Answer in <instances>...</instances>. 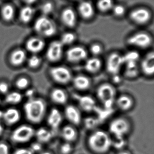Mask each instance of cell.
Instances as JSON below:
<instances>
[{
  "label": "cell",
  "instance_id": "d6986e66",
  "mask_svg": "<svg viewBox=\"0 0 154 154\" xmlns=\"http://www.w3.org/2000/svg\"><path fill=\"white\" fill-rule=\"evenodd\" d=\"M77 11L79 16L84 20L91 19L94 15V7L91 2L82 1L79 3Z\"/></svg>",
  "mask_w": 154,
  "mask_h": 154
},
{
  "label": "cell",
  "instance_id": "7dc6e473",
  "mask_svg": "<svg viewBox=\"0 0 154 154\" xmlns=\"http://www.w3.org/2000/svg\"><path fill=\"white\" fill-rule=\"evenodd\" d=\"M112 76V81L114 83H119L121 81V77L119 74Z\"/></svg>",
  "mask_w": 154,
  "mask_h": 154
},
{
  "label": "cell",
  "instance_id": "f5cc1de1",
  "mask_svg": "<svg viewBox=\"0 0 154 154\" xmlns=\"http://www.w3.org/2000/svg\"><path fill=\"white\" fill-rule=\"evenodd\" d=\"M3 111L0 109V120L2 121V117H3Z\"/></svg>",
  "mask_w": 154,
  "mask_h": 154
},
{
  "label": "cell",
  "instance_id": "3957f363",
  "mask_svg": "<svg viewBox=\"0 0 154 154\" xmlns=\"http://www.w3.org/2000/svg\"><path fill=\"white\" fill-rule=\"evenodd\" d=\"M96 94L97 99L104 109H112L117 97L116 88L113 85L109 83H104L100 85L97 88Z\"/></svg>",
  "mask_w": 154,
  "mask_h": 154
},
{
  "label": "cell",
  "instance_id": "f907efd6",
  "mask_svg": "<svg viewBox=\"0 0 154 154\" xmlns=\"http://www.w3.org/2000/svg\"><path fill=\"white\" fill-rule=\"evenodd\" d=\"M116 154H131V153L128 150L122 149V150H119Z\"/></svg>",
  "mask_w": 154,
  "mask_h": 154
},
{
  "label": "cell",
  "instance_id": "f6af8a7d",
  "mask_svg": "<svg viewBox=\"0 0 154 154\" xmlns=\"http://www.w3.org/2000/svg\"><path fill=\"white\" fill-rule=\"evenodd\" d=\"M96 119L94 118H89L86 120L85 121V125L86 127L88 128H92L93 127H95V125H97Z\"/></svg>",
  "mask_w": 154,
  "mask_h": 154
},
{
  "label": "cell",
  "instance_id": "836d02e7",
  "mask_svg": "<svg viewBox=\"0 0 154 154\" xmlns=\"http://www.w3.org/2000/svg\"><path fill=\"white\" fill-rule=\"evenodd\" d=\"M124 64L129 62H138L140 54L136 51H130L122 55Z\"/></svg>",
  "mask_w": 154,
  "mask_h": 154
},
{
  "label": "cell",
  "instance_id": "5bb4252c",
  "mask_svg": "<svg viewBox=\"0 0 154 154\" xmlns=\"http://www.w3.org/2000/svg\"><path fill=\"white\" fill-rule=\"evenodd\" d=\"M64 116L63 113L57 108H52L47 116V123L51 130L58 129L63 122Z\"/></svg>",
  "mask_w": 154,
  "mask_h": 154
},
{
  "label": "cell",
  "instance_id": "db71d44e",
  "mask_svg": "<svg viewBox=\"0 0 154 154\" xmlns=\"http://www.w3.org/2000/svg\"><path fill=\"white\" fill-rule=\"evenodd\" d=\"M35 2V1H27L26 3H27L28 4H29V5H30V4H33V3L34 2Z\"/></svg>",
  "mask_w": 154,
  "mask_h": 154
},
{
  "label": "cell",
  "instance_id": "9c48e42d",
  "mask_svg": "<svg viewBox=\"0 0 154 154\" xmlns=\"http://www.w3.org/2000/svg\"><path fill=\"white\" fill-rule=\"evenodd\" d=\"M123 65L124 60L121 54L113 52L108 56L106 61V69L108 73L112 76L119 74Z\"/></svg>",
  "mask_w": 154,
  "mask_h": 154
},
{
  "label": "cell",
  "instance_id": "ac0fdd59",
  "mask_svg": "<svg viewBox=\"0 0 154 154\" xmlns=\"http://www.w3.org/2000/svg\"><path fill=\"white\" fill-rule=\"evenodd\" d=\"M74 97L77 100L81 109L86 112H91L97 109L96 102L91 96L74 94Z\"/></svg>",
  "mask_w": 154,
  "mask_h": 154
},
{
  "label": "cell",
  "instance_id": "816d5d0a",
  "mask_svg": "<svg viewBox=\"0 0 154 154\" xmlns=\"http://www.w3.org/2000/svg\"><path fill=\"white\" fill-rule=\"evenodd\" d=\"M39 154H53L51 151L49 150H43L42 152L39 153Z\"/></svg>",
  "mask_w": 154,
  "mask_h": 154
},
{
  "label": "cell",
  "instance_id": "60d3db41",
  "mask_svg": "<svg viewBox=\"0 0 154 154\" xmlns=\"http://www.w3.org/2000/svg\"><path fill=\"white\" fill-rule=\"evenodd\" d=\"M29 84V80L26 78L21 77L17 81L16 84V86L18 89L23 90L27 87Z\"/></svg>",
  "mask_w": 154,
  "mask_h": 154
},
{
  "label": "cell",
  "instance_id": "2e32d148",
  "mask_svg": "<svg viewBox=\"0 0 154 154\" xmlns=\"http://www.w3.org/2000/svg\"><path fill=\"white\" fill-rule=\"evenodd\" d=\"M61 20L64 26L68 28H73L77 23L76 12L72 8L67 7L63 10L61 14Z\"/></svg>",
  "mask_w": 154,
  "mask_h": 154
},
{
  "label": "cell",
  "instance_id": "f1b7e54d",
  "mask_svg": "<svg viewBox=\"0 0 154 154\" xmlns=\"http://www.w3.org/2000/svg\"><path fill=\"white\" fill-rule=\"evenodd\" d=\"M35 14L34 8L30 6H27L21 9L20 13V18L23 23H29L33 18Z\"/></svg>",
  "mask_w": 154,
  "mask_h": 154
},
{
  "label": "cell",
  "instance_id": "d6a6232c",
  "mask_svg": "<svg viewBox=\"0 0 154 154\" xmlns=\"http://www.w3.org/2000/svg\"><path fill=\"white\" fill-rule=\"evenodd\" d=\"M2 18L6 21L12 20L14 16V9L13 7L10 4L5 5L1 11Z\"/></svg>",
  "mask_w": 154,
  "mask_h": 154
},
{
  "label": "cell",
  "instance_id": "8992f818",
  "mask_svg": "<svg viewBox=\"0 0 154 154\" xmlns=\"http://www.w3.org/2000/svg\"><path fill=\"white\" fill-rule=\"evenodd\" d=\"M34 29L39 35L45 37L53 36L57 30L55 23L46 16L40 17L36 20Z\"/></svg>",
  "mask_w": 154,
  "mask_h": 154
},
{
  "label": "cell",
  "instance_id": "7402d4cb",
  "mask_svg": "<svg viewBox=\"0 0 154 154\" xmlns=\"http://www.w3.org/2000/svg\"><path fill=\"white\" fill-rule=\"evenodd\" d=\"M72 82L74 87L79 91H86L91 87V82L88 76L84 75H77L73 77Z\"/></svg>",
  "mask_w": 154,
  "mask_h": 154
},
{
  "label": "cell",
  "instance_id": "b9f144b4",
  "mask_svg": "<svg viewBox=\"0 0 154 154\" xmlns=\"http://www.w3.org/2000/svg\"><path fill=\"white\" fill-rule=\"evenodd\" d=\"M29 148L34 154H35V153H39L43 151L42 150L43 144L39 143L38 141H36L32 143Z\"/></svg>",
  "mask_w": 154,
  "mask_h": 154
},
{
  "label": "cell",
  "instance_id": "bcb514c9",
  "mask_svg": "<svg viewBox=\"0 0 154 154\" xmlns=\"http://www.w3.org/2000/svg\"><path fill=\"white\" fill-rule=\"evenodd\" d=\"M8 85L6 82L0 83V93L3 94L8 93L9 91Z\"/></svg>",
  "mask_w": 154,
  "mask_h": 154
},
{
  "label": "cell",
  "instance_id": "74e56055",
  "mask_svg": "<svg viewBox=\"0 0 154 154\" xmlns=\"http://www.w3.org/2000/svg\"><path fill=\"white\" fill-rule=\"evenodd\" d=\"M41 63V58L36 55H34L30 57L28 61L29 66L32 68H35L38 67Z\"/></svg>",
  "mask_w": 154,
  "mask_h": 154
},
{
  "label": "cell",
  "instance_id": "52a82bcc",
  "mask_svg": "<svg viewBox=\"0 0 154 154\" xmlns=\"http://www.w3.org/2000/svg\"><path fill=\"white\" fill-rule=\"evenodd\" d=\"M128 45L140 49H147L153 44L151 35L146 32H137L128 37L127 39Z\"/></svg>",
  "mask_w": 154,
  "mask_h": 154
},
{
  "label": "cell",
  "instance_id": "f546056e",
  "mask_svg": "<svg viewBox=\"0 0 154 154\" xmlns=\"http://www.w3.org/2000/svg\"><path fill=\"white\" fill-rule=\"evenodd\" d=\"M114 4L113 1L110 0L99 1L96 4V8L100 12L103 13H107L112 11Z\"/></svg>",
  "mask_w": 154,
  "mask_h": 154
},
{
  "label": "cell",
  "instance_id": "6da1fadb",
  "mask_svg": "<svg viewBox=\"0 0 154 154\" xmlns=\"http://www.w3.org/2000/svg\"><path fill=\"white\" fill-rule=\"evenodd\" d=\"M47 109L46 103L43 99L35 97L29 99L23 106L27 120L35 124H39L43 121L46 115Z\"/></svg>",
  "mask_w": 154,
  "mask_h": 154
},
{
  "label": "cell",
  "instance_id": "cb8c5ba5",
  "mask_svg": "<svg viewBox=\"0 0 154 154\" xmlns=\"http://www.w3.org/2000/svg\"><path fill=\"white\" fill-rule=\"evenodd\" d=\"M102 62L99 57H92L85 60L84 68L86 72L92 74L98 73L101 70Z\"/></svg>",
  "mask_w": 154,
  "mask_h": 154
},
{
  "label": "cell",
  "instance_id": "5b68a950",
  "mask_svg": "<svg viewBox=\"0 0 154 154\" xmlns=\"http://www.w3.org/2000/svg\"><path fill=\"white\" fill-rule=\"evenodd\" d=\"M130 128L128 120L122 117L115 118L109 125V133L112 138H125Z\"/></svg>",
  "mask_w": 154,
  "mask_h": 154
},
{
  "label": "cell",
  "instance_id": "603a6c76",
  "mask_svg": "<svg viewBox=\"0 0 154 154\" xmlns=\"http://www.w3.org/2000/svg\"><path fill=\"white\" fill-rule=\"evenodd\" d=\"M54 131L49 128L41 127L35 130V137L42 144L50 142L54 137Z\"/></svg>",
  "mask_w": 154,
  "mask_h": 154
},
{
  "label": "cell",
  "instance_id": "7bdbcfd3",
  "mask_svg": "<svg viewBox=\"0 0 154 154\" xmlns=\"http://www.w3.org/2000/svg\"><path fill=\"white\" fill-rule=\"evenodd\" d=\"M0 154H11L10 147L7 142H0Z\"/></svg>",
  "mask_w": 154,
  "mask_h": 154
},
{
  "label": "cell",
  "instance_id": "ffe728a7",
  "mask_svg": "<svg viewBox=\"0 0 154 154\" xmlns=\"http://www.w3.org/2000/svg\"><path fill=\"white\" fill-rule=\"evenodd\" d=\"M60 134L61 137L65 142L73 143L78 138V132L75 127L70 124L65 125L62 128Z\"/></svg>",
  "mask_w": 154,
  "mask_h": 154
},
{
  "label": "cell",
  "instance_id": "d590c367",
  "mask_svg": "<svg viewBox=\"0 0 154 154\" xmlns=\"http://www.w3.org/2000/svg\"><path fill=\"white\" fill-rule=\"evenodd\" d=\"M112 11L115 17L120 18L125 15L126 11V8L121 4H114Z\"/></svg>",
  "mask_w": 154,
  "mask_h": 154
},
{
  "label": "cell",
  "instance_id": "d4e9b609",
  "mask_svg": "<svg viewBox=\"0 0 154 154\" xmlns=\"http://www.w3.org/2000/svg\"><path fill=\"white\" fill-rule=\"evenodd\" d=\"M50 98L52 102L55 104L59 105H65L68 101V94L63 89L55 88L51 91Z\"/></svg>",
  "mask_w": 154,
  "mask_h": 154
},
{
  "label": "cell",
  "instance_id": "4316f807",
  "mask_svg": "<svg viewBox=\"0 0 154 154\" xmlns=\"http://www.w3.org/2000/svg\"><path fill=\"white\" fill-rule=\"evenodd\" d=\"M123 74L126 78L134 79L137 77L140 72L139 65L137 62H129L125 63Z\"/></svg>",
  "mask_w": 154,
  "mask_h": 154
},
{
  "label": "cell",
  "instance_id": "44dd1931",
  "mask_svg": "<svg viewBox=\"0 0 154 154\" xmlns=\"http://www.w3.org/2000/svg\"><path fill=\"white\" fill-rule=\"evenodd\" d=\"M134 103L132 97L127 94H122L117 97L114 104L119 109L126 112L132 109Z\"/></svg>",
  "mask_w": 154,
  "mask_h": 154
},
{
  "label": "cell",
  "instance_id": "1f68e13d",
  "mask_svg": "<svg viewBox=\"0 0 154 154\" xmlns=\"http://www.w3.org/2000/svg\"><path fill=\"white\" fill-rule=\"evenodd\" d=\"M76 39V35L73 32H66L63 34L60 38V42L64 46L71 45Z\"/></svg>",
  "mask_w": 154,
  "mask_h": 154
},
{
  "label": "cell",
  "instance_id": "484cf974",
  "mask_svg": "<svg viewBox=\"0 0 154 154\" xmlns=\"http://www.w3.org/2000/svg\"><path fill=\"white\" fill-rule=\"evenodd\" d=\"M45 45V41L39 37H33L29 38L26 43L27 50L33 54L41 52Z\"/></svg>",
  "mask_w": 154,
  "mask_h": 154
},
{
  "label": "cell",
  "instance_id": "7c38bea8",
  "mask_svg": "<svg viewBox=\"0 0 154 154\" xmlns=\"http://www.w3.org/2000/svg\"><path fill=\"white\" fill-rule=\"evenodd\" d=\"M63 114L71 125L76 127L82 123V118L81 110L73 104L66 105Z\"/></svg>",
  "mask_w": 154,
  "mask_h": 154
},
{
  "label": "cell",
  "instance_id": "e575fe53",
  "mask_svg": "<svg viewBox=\"0 0 154 154\" xmlns=\"http://www.w3.org/2000/svg\"><path fill=\"white\" fill-rule=\"evenodd\" d=\"M89 50L91 54L92 55V57H99V56L103 52V47L100 43H93L90 46Z\"/></svg>",
  "mask_w": 154,
  "mask_h": 154
},
{
  "label": "cell",
  "instance_id": "f35d334b",
  "mask_svg": "<svg viewBox=\"0 0 154 154\" xmlns=\"http://www.w3.org/2000/svg\"><path fill=\"white\" fill-rule=\"evenodd\" d=\"M54 8V4L51 2H47L42 5L41 10L44 15H48L53 12Z\"/></svg>",
  "mask_w": 154,
  "mask_h": 154
},
{
  "label": "cell",
  "instance_id": "681fc988",
  "mask_svg": "<svg viewBox=\"0 0 154 154\" xmlns=\"http://www.w3.org/2000/svg\"><path fill=\"white\" fill-rule=\"evenodd\" d=\"M4 130H5V128L2 123V121L0 120V136H1L3 134Z\"/></svg>",
  "mask_w": 154,
  "mask_h": 154
},
{
  "label": "cell",
  "instance_id": "30bf717a",
  "mask_svg": "<svg viewBox=\"0 0 154 154\" xmlns=\"http://www.w3.org/2000/svg\"><path fill=\"white\" fill-rule=\"evenodd\" d=\"M88 54L87 50L84 47L74 46L71 47L66 52V58L70 63H78L85 61L88 57Z\"/></svg>",
  "mask_w": 154,
  "mask_h": 154
},
{
  "label": "cell",
  "instance_id": "4fadbf2b",
  "mask_svg": "<svg viewBox=\"0 0 154 154\" xmlns=\"http://www.w3.org/2000/svg\"><path fill=\"white\" fill-rule=\"evenodd\" d=\"M64 46L59 40L51 42L47 50V59L51 63H56L62 59L64 53Z\"/></svg>",
  "mask_w": 154,
  "mask_h": 154
},
{
  "label": "cell",
  "instance_id": "e0dca14e",
  "mask_svg": "<svg viewBox=\"0 0 154 154\" xmlns=\"http://www.w3.org/2000/svg\"><path fill=\"white\" fill-rule=\"evenodd\" d=\"M21 118V113L18 109L9 108L3 111L2 121L8 126H13L19 122Z\"/></svg>",
  "mask_w": 154,
  "mask_h": 154
},
{
  "label": "cell",
  "instance_id": "ba28073f",
  "mask_svg": "<svg viewBox=\"0 0 154 154\" xmlns=\"http://www.w3.org/2000/svg\"><path fill=\"white\" fill-rule=\"evenodd\" d=\"M49 73L54 82L63 85L71 82L73 77L70 69L63 66L52 67L50 69Z\"/></svg>",
  "mask_w": 154,
  "mask_h": 154
},
{
  "label": "cell",
  "instance_id": "ab89813d",
  "mask_svg": "<svg viewBox=\"0 0 154 154\" xmlns=\"http://www.w3.org/2000/svg\"><path fill=\"white\" fill-rule=\"evenodd\" d=\"M126 145L125 138L116 139L112 138V147H114L119 150H122Z\"/></svg>",
  "mask_w": 154,
  "mask_h": 154
},
{
  "label": "cell",
  "instance_id": "4dcf8cb0",
  "mask_svg": "<svg viewBox=\"0 0 154 154\" xmlns=\"http://www.w3.org/2000/svg\"><path fill=\"white\" fill-rule=\"evenodd\" d=\"M23 99V95L18 92L14 91L8 94L5 98V101L9 104L15 105L20 103Z\"/></svg>",
  "mask_w": 154,
  "mask_h": 154
},
{
  "label": "cell",
  "instance_id": "277c9868",
  "mask_svg": "<svg viewBox=\"0 0 154 154\" xmlns=\"http://www.w3.org/2000/svg\"><path fill=\"white\" fill-rule=\"evenodd\" d=\"M35 129L31 125L22 124L13 130L11 134V140L16 144H25L35 137Z\"/></svg>",
  "mask_w": 154,
  "mask_h": 154
},
{
  "label": "cell",
  "instance_id": "8fae6325",
  "mask_svg": "<svg viewBox=\"0 0 154 154\" xmlns=\"http://www.w3.org/2000/svg\"><path fill=\"white\" fill-rule=\"evenodd\" d=\"M151 12L146 8H136L132 10L129 14V18L133 23L139 26L147 24L151 18Z\"/></svg>",
  "mask_w": 154,
  "mask_h": 154
},
{
  "label": "cell",
  "instance_id": "c3c4849f",
  "mask_svg": "<svg viewBox=\"0 0 154 154\" xmlns=\"http://www.w3.org/2000/svg\"><path fill=\"white\" fill-rule=\"evenodd\" d=\"M35 94V91L34 90L30 89V90H28L26 92V96L29 98V99H32L34 98V95Z\"/></svg>",
  "mask_w": 154,
  "mask_h": 154
},
{
  "label": "cell",
  "instance_id": "9a60e30c",
  "mask_svg": "<svg viewBox=\"0 0 154 154\" xmlns=\"http://www.w3.org/2000/svg\"><path fill=\"white\" fill-rule=\"evenodd\" d=\"M140 70L146 76H151L154 73V54L153 51L148 52L140 61Z\"/></svg>",
  "mask_w": 154,
  "mask_h": 154
},
{
  "label": "cell",
  "instance_id": "ee69618b",
  "mask_svg": "<svg viewBox=\"0 0 154 154\" xmlns=\"http://www.w3.org/2000/svg\"><path fill=\"white\" fill-rule=\"evenodd\" d=\"M11 154H35L29 147H20L15 149Z\"/></svg>",
  "mask_w": 154,
  "mask_h": 154
},
{
  "label": "cell",
  "instance_id": "7a4b0ae2",
  "mask_svg": "<svg viewBox=\"0 0 154 154\" xmlns=\"http://www.w3.org/2000/svg\"><path fill=\"white\" fill-rule=\"evenodd\" d=\"M89 149L96 154L107 153L112 148V137L109 133L101 129H96L87 139Z\"/></svg>",
  "mask_w": 154,
  "mask_h": 154
},
{
  "label": "cell",
  "instance_id": "8d00e7d4",
  "mask_svg": "<svg viewBox=\"0 0 154 154\" xmlns=\"http://www.w3.org/2000/svg\"><path fill=\"white\" fill-rule=\"evenodd\" d=\"M74 149L73 143L64 141L61 144L59 151L61 154H71Z\"/></svg>",
  "mask_w": 154,
  "mask_h": 154
},
{
  "label": "cell",
  "instance_id": "83f0119b",
  "mask_svg": "<svg viewBox=\"0 0 154 154\" xmlns=\"http://www.w3.org/2000/svg\"><path fill=\"white\" fill-rule=\"evenodd\" d=\"M26 59V52L22 49H17L11 54L10 62L13 65L18 66L23 64Z\"/></svg>",
  "mask_w": 154,
  "mask_h": 154
}]
</instances>
